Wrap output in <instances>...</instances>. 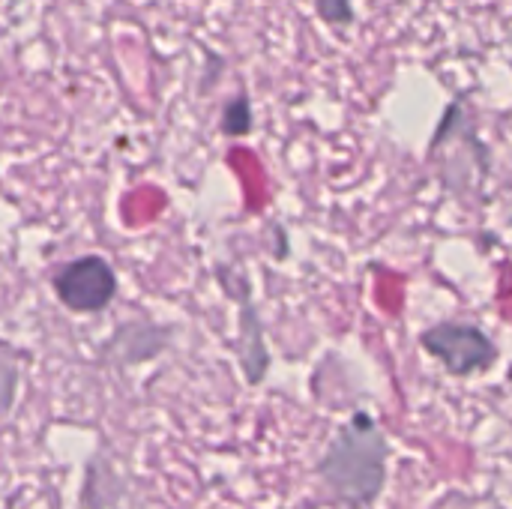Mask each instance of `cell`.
Segmentation results:
<instances>
[{
	"mask_svg": "<svg viewBox=\"0 0 512 509\" xmlns=\"http://www.w3.org/2000/svg\"><path fill=\"white\" fill-rule=\"evenodd\" d=\"M252 120H255V114H252V102H249V96L246 93H240V96H234L225 108H222V132L225 135H231V138H240V135H246V132H252Z\"/></svg>",
	"mask_w": 512,
	"mask_h": 509,
	"instance_id": "5b68a950",
	"label": "cell"
},
{
	"mask_svg": "<svg viewBox=\"0 0 512 509\" xmlns=\"http://www.w3.org/2000/svg\"><path fill=\"white\" fill-rule=\"evenodd\" d=\"M387 441L369 414H354V420L336 435L330 453L321 462L324 483L348 504L366 507L384 486Z\"/></svg>",
	"mask_w": 512,
	"mask_h": 509,
	"instance_id": "6da1fadb",
	"label": "cell"
},
{
	"mask_svg": "<svg viewBox=\"0 0 512 509\" xmlns=\"http://www.w3.org/2000/svg\"><path fill=\"white\" fill-rule=\"evenodd\" d=\"M315 9L333 27H345V24L354 21V9H351L348 0H315Z\"/></svg>",
	"mask_w": 512,
	"mask_h": 509,
	"instance_id": "8992f818",
	"label": "cell"
},
{
	"mask_svg": "<svg viewBox=\"0 0 512 509\" xmlns=\"http://www.w3.org/2000/svg\"><path fill=\"white\" fill-rule=\"evenodd\" d=\"M423 348L447 366L453 375H474L489 369L498 360V348L489 333H483L474 324L462 321H444L429 327L420 336Z\"/></svg>",
	"mask_w": 512,
	"mask_h": 509,
	"instance_id": "3957f363",
	"label": "cell"
},
{
	"mask_svg": "<svg viewBox=\"0 0 512 509\" xmlns=\"http://www.w3.org/2000/svg\"><path fill=\"white\" fill-rule=\"evenodd\" d=\"M231 297H237L240 303V354H243V369H246V378L252 384H258L267 372V348L261 342V321H258V312L252 306V297H249V288L243 279H237V288L228 285Z\"/></svg>",
	"mask_w": 512,
	"mask_h": 509,
	"instance_id": "277c9868",
	"label": "cell"
},
{
	"mask_svg": "<svg viewBox=\"0 0 512 509\" xmlns=\"http://www.w3.org/2000/svg\"><path fill=\"white\" fill-rule=\"evenodd\" d=\"M51 288L66 309L93 315V312H102L105 306H111V300L117 294V273L105 258L81 255V258L66 261L54 273Z\"/></svg>",
	"mask_w": 512,
	"mask_h": 509,
	"instance_id": "7a4b0ae2",
	"label": "cell"
}]
</instances>
